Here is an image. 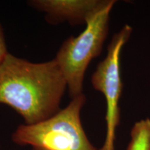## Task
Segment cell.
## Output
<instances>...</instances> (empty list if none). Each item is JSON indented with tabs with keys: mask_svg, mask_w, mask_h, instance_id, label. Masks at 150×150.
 Listing matches in <instances>:
<instances>
[{
	"mask_svg": "<svg viewBox=\"0 0 150 150\" xmlns=\"http://www.w3.org/2000/svg\"><path fill=\"white\" fill-rule=\"evenodd\" d=\"M67 88L54 59L33 63L8 53L0 64V104L16 110L26 125L57 113Z\"/></svg>",
	"mask_w": 150,
	"mask_h": 150,
	"instance_id": "cell-1",
	"label": "cell"
},
{
	"mask_svg": "<svg viewBox=\"0 0 150 150\" xmlns=\"http://www.w3.org/2000/svg\"><path fill=\"white\" fill-rule=\"evenodd\" d=\"M86 102V95L81 94L45 120L19 125L11 139L18 145L31 146L33 150H97L88 138L81 120Z\"/></svg>",
	"mask_w": 150,
	"mask_h": 150,
	"instance_id": "cell-2",
	"label": "cell"
},
{
	"mask_svg": "<svg viewBox=\"0 0 150 150\" xmlns=\"http://www.w3.org/2000/svg\"><path fill=\"white\" fill-rule=\"evenodd\" d=\"M115 2V0H105L86 22L83 32L67 38L54 59L66 81L71 99L83 93L86 71L92 60L102 51L109 29L110 11Z\"/></svg>",
	"mask_w": 150,
	"mask_h": 150,
	"instance_id": "cell-3",
	"label": "cell"
},
{
	"mask_svg": "<svg viewBox=\"0 0 150 150\" xmlns=\"http://www.w3.org/2000/svg\"><path fill=\"white\" fill-rule=\"evenodd\" d=\"M133 29L125 24L113 35L107 48V54L91 76V83L104 95L106 104V134L104 145L99 150H115L116 129L119 125V101L122 93L120 72L122 50L130 38Z\"/></svg>",
	"mask_w": 150,
	"mask_h": 150,
	"instance_id": "cell-4",
	"label": "cell"
},
{
	"mask_svg": "<svg viewBox=\"0 0 150 150\" xmlns=\"http://www.w3.org/2000/svg\"><path fill=\"white\" fill-rule=\"evenodd\" d=\"M105 0H31L27 4L45 13L50 24L67 22L71 25L86 24Z\"/></svg>",
	"mask_w": 150,
	"mask_h": 150,
	"instance_id": "cell-5",
	"label": "cell"
},
{
	"mask_svg": "<svg viewBox=\"0 0 150 150\" xmlns=\"http://www.w3.org/2000/svg\"><path fill=\"white\" fill-rule=\"evenodd\" d=\"M127 150H150V119L140 120L131 131V140Z\"/></svg>",
	"mask_w": 150,
	"mask_h": 150,
	"instance_id": "cell-6",
	"label": "cell"
},
{
	"mask_svg": "<svg viewBox=\"0 0 150 150\" xmlns=\"http://www.w3.org/2000/svg\"><path fill=\"white\" fill-rule=\"evenodd\" d=\"M9 52L7 51L5 35L4 33L3 28L1 27V24L0 23V64L5 59Z\"/></svg>",
	"mask_w": 150,
	"mask_h": 150,
	"instance_id": "cell-7",
	"label": "cell"
}]
</instances>
